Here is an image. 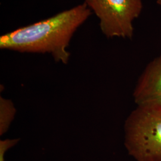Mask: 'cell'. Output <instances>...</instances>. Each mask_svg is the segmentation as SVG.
Listing matches in <instances>:
<instances>
[{
	"label": "cell",
	"instance_id": "8992f818",
	"mask_svg": "<svg viewBox=\"0 0 161 161\" xmlns=\"http://www.w3.org/2000/svg\"><path fill=\"white\" fill-rule=\"evenodd\" d=\"M19 139H6L0 141V161H5L4 156L8 150L17 144Z\"/></svg>",
	"mask_w": 161,
	"mask_h": 161
},
{
	"label": "cell",
	"instance_id": "52a82bcc",
	"mask_svg": "<svg viewBox=\"0 0 161 161\" xmlns=\"http://www.w3.org/2000/svg\"><path fill=\"white\" fill-rule=\"evenodd\" d=\"M157 3L161 6V0H157Z\"/></svg>",
	"mask_w": 161,
	"mask_h": 161
},
{
	"label": "cell",
	"instance_id": "3957f363",
	"mask_svg": "<svg viewBox=\"0 0 161 161\" xmlns=\"http://www.w3.org/2000/svg\"><path fill=\"white\" fill-rule=\"evenodd\" d=\"M100 20V28L108 38L131 39L133 22L143 10L142 0H84Z\"/></svg>",
	"mask_w": 161,
	"mask_h": 161
},
{
	"label": "cell",
	"instance_id": "7a4b0ae2",
	"mask_svg": "<svg viewBox=\"0 0 161 161\" xmlns=\"http://www.w3.org/2000/svg\"><path fill=\"white\" fill-rule=\"evenodd\" d=\"M125 146L136 161H161V104L132 111L125 124Z\"/></svg>",
	"mask_w": 161,
	"mask_h": 161
},
{
	"label": "cell",
	"instance_id": "6da1fadb",
	"mask_svg": "<svg viewBox=\"0 0 161 161\" xmlns=\"http://www.w3.org/2000/svg\"><path fill=\"white\" fill-rule=\"evenodd\" d=\"M92 14L85 3L40 22L0 36V48L20 53H48L56 62L66 64L67 48L76 31Z\"/></svg>",
	"mask_w": 161,
	"mask_h": 161
},
{
	"label": "cell",
	"instance_id": "5b68a950",
	"mask_svg": "<svg viewBox=\"0 0 161 161\" xmlns=\"http://www.w3.org/2000/svg\"><path fill=\"white\" fill-rule=\"evenodd\" d=\"M16 110L12 101L0 97V134L7 132L14 119Z\"/></svg>",
	"mask_w": 161,
	"mask_h": 161
},
{
	"label": "cell",
	"instance_id": "277c9868",
	"mask_svg": "<svg viewBox=\"0 0 161 161\" xmlns=\"http://www.w3.org/2000/svg\"><path fill=\"white\" fill-rule=\"evenodd\" d=\"M133 96L138 106L161 104V56L147 65L138 80Z\"/></svg>",
	"mask_w": 161,
	"mask_h": 161
}]
</instances>
